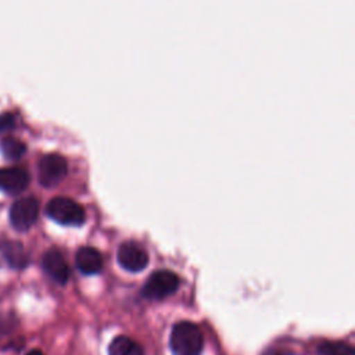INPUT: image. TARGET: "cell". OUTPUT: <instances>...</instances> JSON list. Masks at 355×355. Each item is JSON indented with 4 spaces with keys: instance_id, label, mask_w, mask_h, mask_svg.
<instances>
[{
    "instance_id": "obj_1",
    "label": "cell",
    "mask_w": 355,
    "mask_h": 355,
    "mask_svg": "<svg viewBox=\"0 0 355 355\" xmlns=\"http://www.w3.org/2000/svg\"><path fill=\"white\" fill-rule=\"evenodd\" d=\"M169 347L173 355H201L204 337L200 327L189 320L175 323L171 331Z\"/></svg>"
},
{
    "instance_id": "obj_2",
    "label": "cell",
    "mask_w": 355,
    "mask_h": 355,
    "mask_svg": "<svg viewBox=\"0 0 355 355\" xmlns=\"http://www.w3.org/2000/svg\"><path fill=\"white\" fill-rule=\"evenodd\" d=\"M47 215L57 223L67 226H80L86 219L83 207L68 197H54L46 205Z\"/></svg>"
},
{
    "instance_id": "obj_3",
    "label": "cell",
    "mask_w": 355,
    "mask_h": 355,
    "mask_svg": "<svg viewBox=\"0 0 355 355\" xmlns=\"http://www.w3.org/2000/svg\"><path fill=\"white\" fill-rule=\"evenodd\" d=\"M179 287V277L172 270H157L151 273L141 288V294L148 300H162L173 294Z\"/></svg>"
},
{
    "instance_id": "obj_4",
    "label": "cell",
    "mask_w": 355,
    "mask_h": 355,
    "mask_svg": "<svg viewBox=\"0 0 355 355\" xmlns=\"http://www.w3.org/2000/svg\"><path fill=\"white\" fill-rule=\"evenodd\" d=\"M67 171H68V164L62 155L55 153L46 154L40 158L37 165L39 182L44 187H53L65 178Z\"/></svg>"
},
{
    "instance_id": "obj_5",
    "label": "cell",
    "mask_w": 355,
    "mask_h": 355,
    "mask_svg": "<svg viewBox=\"0 0 355 355\" xmlns=\"http://www.w3.org/2000/svg\"><path fill=\"white\" fill-rule=\"evenodd\" d=\"M39 215V202L35 197L17 200L10 209V220L14 229L25 232L33 226Z\"/></svg>"
},
{
    "instance_id": "obj_6",
    "label": "cell",
    "mask_w": 355,
    "mask_h": 355,
    "mask_svg": "<svg viewBox=\"0 0 355 355\" xmlns=\"http://www.w3.org/2000/svg\"><path fill=\"white\" fill-rule=\"evenodd\" d=\"M118 263L129 272H140L148 265L147 251L136 241H125L116 251Z\"/></svg>"
},
{
    "instance_id": "obj_7",
    "label": "cell",
    "mask_w": 355,
    "mask_h": 355,
    "mask_svg": "<svg viewBox=\"0 0 355 355\" xmlns=\"http://www.w3.org/2000/svg\"><path fill=\"white\" fill-rule=\"evenodd\" d=\"M29 257L19 241L0 237V266L22 269L28 265Z\"/></svg>"
},
{
    "instance_id": "obj_8",
    "label": "cell",
    "mask_w": 355,
    "mask_h": 355,
    "mask_svg": "<svg viewBox=\"0 0 355 355\" xmlns=\"http://www.w3.org/2000/svg\"><path fill=\"white\" fill-rule=\"evenodd\" d=\"M42 265L44 272L57 283L65 284L69 279V266L57 248H50L44 252L42 258Z\"/></svg>"
},
{
    "instance_id": "obj_9",
    "label": "cell",
    "mask_w": 355,
    "mask_h": 355,
    "mask_svg": "<svg viewBox=\"0 0 355 355\" xmlns=\"http://www.w3.org/2000/svg\"><path fill=\"white\" fill-rule=\"evenodd\" d=\"M29 173L19 166L0 169V190L7 194H18L26 189Z\"/></svg>"
},
{
    "instance_id": "obj_10",
    "label": "cell",
    "mask_w": 355,
    "mask_h": 355,
    "mask_svg": "<svg viewBox=\"0 0 355 355\" xmlns=\"http://www.w3.org/2000/svg\"><path fill=\"white\" fill-rule=\"evenodd\" d=\"M76 268L85 275H96L103 268V255L94 247H80L75 257Z\"/></svg>"
},
{
    "instance_id": "obj_11",
    "label": "cell",
    "mask_w": 355,
    "mask_h": 355,
    "mask_svg": "<svg viewBox=\"0 0 355 355\" xmlns=\"http://www.w3.org/2000/svg\"><path fill=\"white\" fill-rule=\"evenodd\" d=\"M108 355H144V351L133 338L116 336L108 345Z\"/></svg>"
},
{
    "instance_id": "obj_12",
    "label": "cell",
    "mask_w": 355,
    "mask_h": 355,
    "mask_svg": "<svg viewBox=\"0 0 355 355\" xmlns=\"http://www.w3.org/2000/svg\"><path fill=\"white\" fill-rule=\"evenodd\" d=\"M319 355H355L354 347L343 341H323L318 347Z\"/></svg>"
},
{
    "instance_id": "obj_13",
    "label": "cell",
    "mask_w": 355,
    "mask_h": 355,
    "mask_svg": "<svg viewBox=\"0 0 355 355\" xmlns=\"http://www.w3.org/2000/svg\"><path fill=\"white\" fill-rule=\"evenodd\" d=\"M1 153L4 155V158L10 159V161H15V159H19L24 153L26 151V147L25 144L15 139V137H6L3 141H1Z\"/></svg>"
},
{
    "instance_id": "obj_14",
    "label": "cell",
    "mask_w": 355,
    "mask_h": 355,
    "mask_svg": "<svg viewBox=\"0 0 355 355\" xmlns=\"http://www.w3.org/2000/svg\"><path fill=\"white\" fill-rule=\"evenodd\" d=\"M15 126V116L11 112H4L0 115V133L7 132Z\"/></svg>"
},
{
    "instance_id": "obj_15",
    "label": "cell",
    "mask_w": 355,
    "mask_h": 355,
    "mask_svg": "<svg viewBox=\"0 0 355 355\" xmlns=\"http://www.w3.org/2000/svg\"><path fill=\"white\" fill-rule=\"evenodd\" d=\"M25 355H43V352L39 351V349H32V351H29V352L25 354Z\"/></svg>"
}]
</instances>
